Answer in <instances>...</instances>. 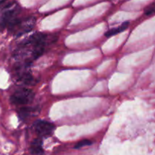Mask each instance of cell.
<instances>
[{
  "instance_id": "1",
  "label": "cell",
  "mask_w": 155,
  "mask_h": 155,
  "mask_svg": "<svg viewBox=\"0 0 155 155\" xmlns=\"http://www.w3.org/2000/svg\"><path fill=\"white\" fill-rule=\"evenodd\" d=\"M21 12L19 5L15 2L8 3L0 10V28L8 27L12 30L19 21L17 16Z\"/></svg>"
},
{
  "instance_id": "2",
  "label": "cell",
  "mask_w": 155,
  "mask_h": 155,
  "mask_svg": "<svg viewBox=\"0 0 155 155\" xmlns=\"http://www.w3.org/2000/svg\"><path fill=\"white\" fill-rule=\"evenodd\" d=\"M34 92L31 89L21 88L15 91L11 96L12 104L16 105H24L31 102L34 98Z\"/></svg>"
},
{
  "instance_id": "3",
  "label": "cell",
  "mask_w": 155,
  "mask_h": 155,
  "mask_svg": "<svg viewBox=\"0 0 155 155\" xmlns=\"http://www.w3.org/2000/svg\"><path fill=\"white\" fill-rule=\"evenodd\" d=\"M35 24H36V19L33 17L27 18L22 21L19 20L16 25L12 29V30L17 36H20L24 33L31 31L34 27Z\"/></svg>"
},
{
  "instance_id": "4",
  "label": "cell",
  "mask_w": 155,
  "mask_h": 155,
  "mask_svg": "<svg viewBox=\"0 0 155 155\" xmlns=\"http://www.w3.org/2000/svg\"><path fill=\"white\" fill-rule=\"evenodd\" d=\"M33 128L40 137H45L52 133L54 130V126L47 121L37 120L33 124Z\"/></svg>"
},
{
  "instance_id": "5",
  "label": "cell",
  "mask_w": 155,
  "mask_h": 155,
  "mask_svg": "<svg viewBox=\"0 0 155 155\" xmlns=\"http://www.w3.org/2000/svg\"><path fill=\"white\" fill-rule=\"evenodd\" d=\"M30 152L33 154H43L42 149V141L41 139H35L30 146Z\"/></svg>"
},
{
  "instance_id": "6",
  "label": "cell",
  "mask_w": 155,
  "mask_h": 155,
  "mask_svg": "<svg viewBox=\"0 0 155 155\" xmlns=\"http://www.w3.org/2000/svg\"><path fill=\"white\" fill-rule=\"evenodd\" d=\"M129 24H130V22L129 21H125V22L123 23L120 27H117V28H112L110 30H107L105 33V36L107 37H110V36H113L114 35L117 34L118 33H120V32H123L124 30H125L128 27Z\"/></svg>"
},
{
  "instance_id": "7",
  "label": "cell",
  "mask_w": 155,
  "mask_h": 155,
  "mask_svg": "<svg viewBox=\"0 0 155 155\" xmlns=\"http://www.w3.org/2000/svg\"><path fill=\"white\" fill-rule=\"evenodd\" d=\"M33 112V108L31 107H22V108L20 109L19 112V116L21 119H25V118L28 117L30 114Z\"/></svg>"
},
{
  "instance_id": "8",
  "label": "cell",
  "mask_w": 155,
  "mask_h": 155,
  "mask_svg": "<svg viewBox=\"0 0 155 155\" xmlns=\"http://www.w3.org/2000/svg\"><path fill=\"white\" fill-rule=\"evenodd\" d=\"M92 144V142H91L90 140H87V139H84V140H82L80 142H77V145H75L74 148L76 149H78V148H82V147H84V146H87V145H91Z\"/></svg>"
},
{
  "instance_id": "9",
  "label": "cell",
  "mask_w": 155,
  "mask_h": 155,
  "mask_svg": "<svg viewBox=\"0 0 155 155\" xmlns=\"http://www.w3.org/2000/svg\"><path fill=\"white\" fill-rule=\"evenodd\" d=\"M154 13H155V2L147 7L145 10V14L146 15H151Z\"/></svg>"
},
{
  "instance_id": "10",
  "label": "cell",
  "mask_w": 155,
  "mask_h": 155,
  "mask_svg": "<svg viewBox=\"0 0 155 155\" xmlns=\"http://www.w3.org/2000/svg\"><path fill=\"white\" fill-rule=\"evenodd\" d=\"M6 0H0V5L1 4H2L3 2H5Z\"/></svg>"
}]
</instances>
